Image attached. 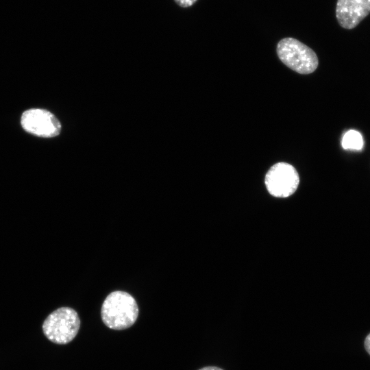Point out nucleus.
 <instances>
[{
	"label": "nucleus",
	"mask_w": 370,
	"mask_h": 370,
	"mask_svg": "<svg viewBox=\"0 0 370 370\" xmlns=\"http://www.w3.org/2000/svg\"><path fill=\"white\" fill-rule=\"evenodd\" d=\"M370 13V0H337L336 17L343 28L356 27Z\"/></svg>",
	"instance_id": "423d86ee"
},
{
	"label": "nucleus",
	"mask_w": 370,
	"mask_h": 370,
	"mask_svg": "<svg viewBox=\"0 0 370 370\" xmlns=\"http://www.w3.org/2000/svg\"><path fill=\"white\" fill-rule=\"evenodd\" d=\"M138 307L129 293L116 291L110 293L103 302L101 317L110 329L121 330L131 327L136 321Z\"/></svg>",
	"instance_id": "f257e3e1"
},
{
	"label": "nucleus",
	"mask_w": 370,
	"mask_h": 370,
	"mask_svg": "<svg viewBox=\"0 0 370 370\" xmlns=\"http://www.w3.org/2000/svg\"><path fill=\"white\" fill-rule=\"evenodd\" d=\"M280 60L289 69L300 74H310L319 65L315 52L307 45L293 38L280 40L276 49Z\"/></svg>",
	"instance_id": "f03ea898"
},
{
	"label": "nucleus",
	"mask_w": 370,
	"mask_h": 370,
	"mask_svg": "<svg viewBox=\"0 0 370 370\" xmlns=\"http://www.w3.org/2000/svg\"><path fill=\"white\" fill-rule=\"evenodd\" d=\"M79 327L80 319L77 312L69 307H61L45 319L42 331L49 341L63 345L75 337Z\"/></svg>",
	"instance_id": "7ed1b4c3"
},
{
	"label": "nucleus",
	"mask_w": 370,
	"mask_h": 370,
	"mask_svg": "<svg viewBox=\"0 0 370 370\" xmlns=\"http://www.w3.org/2000/svg\"><path fill=\"white\" fill-rule=\"evenodd\" d=\"M24 130L42 138H53L61 132V124L51 112L40 108L25 110L21 118Z\"/></svg>",
	"instance_id": "39448f33"
},
{
	"label": "nucleus",
	"mask_w": 370,
	"mask_h": 370,
	"mask_svg": "<svg viewBox=\"0 0 370 370\" xmlns=\"http://www.w3.org/2000/svg\"><path fill=\"white\" fill-rule=\"evenodd\" d=\"M199 370H223L218 367H214V366H209V367H203Z\"/></svg>",
	"instance_id": "9d476101"
},
{
	"label": "nucleus",
	"mask_w": 370,
	"mask_h": 370,
	"mask_svg": "<svg viewBox=\"0 0 370 370\" xmlns=\"http://www.w3.org/2000/svg\"><path fill=\"white\" fill-rule=\"evenodd\" d=\"M197 0H174V1L182 8H189L192 6Z\"/></svg>",
	"instance_id": "6e6552de"
},
{
	"label": "nucleus",
	"mask_w": 370,
	"mask_h": 370,
	"mask_svg": "<svg viewBox=\"0 0 370 370\" xmlns=\"http://www.w3.org/2000/svg\"><path fill=\"white\" fill-rule=\"evenodd\" d=\"M341 144L345 149L360 150L363 147V138L360 132L351 130L344 134Z\"/></svg>",
	"instance_id": "0eeeda50"
},
{
	"label": "nucleus",
	"mask_w": 370,
	"mask_h": 370,
	"mask_svg": "<svg viewBox=\"0 0 370 370\" xmlns=\"http://www.w3.org/2000/svg\"><path fill=\"white\" fill-rule=\"evenodd\" d=\"M364 347L366 352L370 355V333L366 336L365 339Z\"/></svg>",
	"instance_id": "1a4fd4ad"
},
{
	"label": "nucleus",
	"mask_w": 370,
	"mask_h": 370,
	"mask_svg": "<svg viewBox=\"0 0 370 370\" xmlns=\"http://www.w3.org/2000/svg\"><path fill=\"white\" fill-rule=\"evenodd\" d=\"M264 182L271 195L276 197H287L297 190L299 177L293 166L286 162H278L267 171Z\"/></svg>",
	"instance_id": "20e7f679"
}]
</instances>
